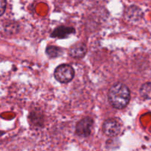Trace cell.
Segmentation results:
<instances>
[{"label": "cell", "instance_id": "obj_1", "mask_svg": "<svg viewBox=\"0 0 151 151\" xmlns=\"http://www.w3.org/2000/svg\"><path fill=\"white\" fill-rule=\"evenodd\" d=\"M108 99L112 107L123 109L127 105L130 99V91L127 85L122 82L113 85L108 93Z\"/></svg>", "mask_w": 151, "mask_h": 151}, {"label": "cell", "instance_id": "obj_2", "mask_svg": "<svg viewBox=\"0 0 151 151\" xmlns=\"http://www.w3.org/2000/svg\"><path fill=\"white\" fill-rule=\"evenodd\" d=\"M75 71L73 67L70 65L63 64L56 68L54 71V77L61 83L70 82L74 77Z\"/></svg>", "mask_w": 151, "mask_h": 151}, {"label": "cell", "instance_id": "obj_3", "mask_svg": "<svg viewBox=\"0 0 151 151\" xmlns=\"http://www.w3.org/2000/svg\"><path fill=\"white\" fill-rule=\"evenodd\" d=\"M102 130L107 136L115 137L121 133L122 124L116 119H108L103 124Z\"/></svg>", "mask_w": 151, "mask_h": 151}, {"label": "cell", "instance_id": "obj_4", "mask_svg": "<svg viewBox=\"0 0 151 151\" xmlns=\"http://www.w3.org/2000/svg\"><path fill=\"white\" fill-rule=\"evenodd\" d=\"M93 121L90 117H85L79 122L76 126V134L81 137L90 136L92 131Z\"/></svg>", "mask_w": 151, "mask_h": 151}, {"label": "cell", "instance_id": "obj_5", "mask_svg": "<svg viewBox=\"0 0 151 151\" xmlns=\"http://www.w3.org/2000/svg\"><path fill=\"white\" fill-rule=\"evenodd\" d=\"M88 49L84 43L75 44L69 49V54L74 59H81L86 55Z\"/></svg>", "mask_w": 151, "mask_h": 151}, {"label": "cell", "instance_id": "obj_6", "mask_svg": "<svg viewBox=\"0 0 151 151\" xmlns=\"http://www.w3.org/2000/svg\"><path fill=\"white\" fill-rule=\"evenodd\" d=\"M75 32V29L73 27L59 26L52 32L51 36L54 38H59V39H65L69 36L70 35L73 34Z\"/></svg>", "mask_w": 151, "mask_h": 151}, {"label": "cell", "instance_id": "obj_7", "mask_svg": "<svg viewBox=\"0 0 151 151\" xmlns=\"http://www.w3.org/2000/svg\"><path fill=\"white\" fill-rule=\"evenodd\" d=\"M140 96L145 99H151V82H146L141 87Z\"/></svg>", "mask_w": 151, "mask_h": 151}, {"label": "cell", "instance_id": "obj_8", "mask_svg": "<svg viewBox=\"0 0 151 151\" xmlns=\"http://www.w3.org/2000/svg\"><path fill=\"white\" fill-rule=\"evenodd\" d=\"M46 53L50 58H56L62 54V50L60 47L56 46H48L46 48Z\"/></svg>", "mask_w": 151, "mask_h": 151}, {"label": "cell", "instance_id": "obj_9", "mask_svg": "<svg viewBox=\"0 0 151 151\" xmlns=\"http://www.w3.org/2000/svg\"><path fill=\"white\" fill-rule=\"evenodd\" d=\"M127 14H128L129 18L133 20H137L140 19L141 16H142V11L137 7L133 6L129 8Z\"/></svg>", "mask_w": 151, "mask_h": 151}, {"label": "cell", "instance_id": "obj_10", "mask_svg": "<svg viewBox=\"0 0 151 151\" xmlns=\"http://www.w3.org/2000/svg\"><path fill=\"white\" fill-rule=\"evenodd\" d=\"M7 2L6 0H0V17L3 15L6 9Z\"/></svg>", "mask_w": 151, "mask_h": 151}, {"label": "cell", "instance_id": "obj_11", "mask_svg": "<svg viewBox=\"0 0 151 151\" xmlns=\"http://www.w3.org/2000/svg\"><path fill=\"white\" fill-rule=\"evenodd\" d=\"M4 134V132H2V131H0V136H2V135Z\"/></svg>", "mask_w": 151, "mask_h": 151}]
</instances>
